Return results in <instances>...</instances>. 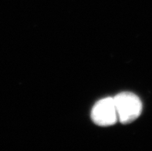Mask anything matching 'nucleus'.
Here are the masks:
<instances>
[{
    "instance_id": "obj_1",
    "label": "nucleus",
    "mask_w": 152,
    "mask_h": 151,
    "mask_svg": "<svg viewBox=\"0 0 152 151\" xmlns=\"http://www.w3.org/2000/svg\"><path fill=\"white\" fill-rule=\"evenodd\" d=\"M118 120L122 123L133 122L141 115L142 103L137 96L124 92L114 97Z\"/></svg>"
},
{
    "instance_id": "obj_2",
    "label": "nucleus",
    "mask_w": 152,
    "mask_h": 151,
    "mask_svg": "<svg viewBox=\"0 0 152 151\" xmlns=\"http://www.w3.org/2000/svg\"><path fill=\"white\" fill-rule=\"evenodd\" d=\"M91 117L99 126L114 125L118 120L114 98L107 97L96 102L91 111Z\"/></svg>"
}]
</instances>
